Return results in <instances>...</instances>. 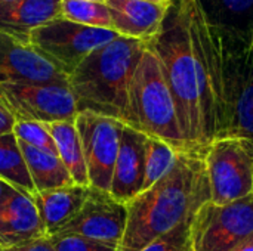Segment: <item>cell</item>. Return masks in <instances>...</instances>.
Here are the masks:
<instances>
[{
    "label": "cell",
    "instance_id": "1",
    "mask_svg": "<svg viewBox=\"0 0 253 251\" xmlns=\"http://www.w3.org/2000/svg\"><path fill=\"white\" fill-rule=\"evenodd\" d=\"M211 201L203 151H182L173 169L126 204L127 223L119 251H141L154 240L191 222Z\"/></svg>",
    "mask_w": 253,
    "mask_h": 251
},
{
    "label": "cell",
    "instance_id": "2",
    "mask_svg": "<svg viewBox=\"0 0 253 251\" xmlns=\"http://www.w3.org/2000/svg\"><path fill=\"white\" fill-rule=\"evenodd\" d=\"M147 43L117 37L92 52L70 75L77 111L126 120L129 86Z\"/></svg>",
    "mask_w": 253,
    "mask_h": 251
},
{
    "label": "cell",
    "instance_id": "3",
    "mask_svg": "<svg viewBox=\"0 0 253 251\" xmlns=\"http://www.w3.org/2000/svg\"><path fill=\"white\" fill-rule=\"evenodd\" d=\"M150 46L159 56L187 145L190 149L203 151V118L197 67L187 18L181 4L172 7L162 34Z\"/></svg>",
    "mask_w": 253,
    "mask_h": 251
},
{
    "label": "cell",
    "instance_id": "4",
    "mask_svg": "<svg viewBox=\"0 0 253 251\" xmlns=\"http://www.w3.org/2000/svg\"><path fill=\"white\" fill-rule=\"evenodd\" d=\"M125 124L148 138L169 143L179 152L191 151L184 139L159 56L150 44H147L130 80Z\"/></svg>",
    "mask_w": 253,
    "mask_h": 251
},
{
    "label": "cell",
    "instance_id": "5",
    "mask_svg": "<svg viewBox=\"0 0 253 251\" xmlns=\"http://www.w3.org/2000/svg\"><path fill=\"white\" fill-rule=\"evenodd\" d=\"M219 43L221 75L216 98L215 139H240L253 149L252 40L219 34Z\"/></svg>",
    "mask_w": 253,
    "mask_h": 251
},
{
    "label": "cell",
    "instance_id": "6",
    "mask_svg": "<svg viewBox=\"0 0 253 251\" xmlns=\"http://www.w3.org/2000/svg\"><path fill=\"white\" fill-rule=\"evenodd\" d=\"M120 37L114 30L86 27L53 19L30 34V46L65 75H70L92 52Z\"/></svg>",
    "mask_w": 253,
    "mask_h": 251
},
{
    "label": "cell",
    "instance_id": "7",
    "mask_svg": "<svg viewBox=\"0 0 253 251\" xmlns=\"http://www.w3.org/2000/svg\"><path fill=\"white\" fill-rule=\"evenodd\" d=\"M253 235V194L230 203H205L190 223V251H233Z\"/></svg>",
    "mask_w": 253,
    "mask_h": 251
},
{
    "label": "cell",
    "instance_id": "8",
    "mask_svg": "<svg viewBox=\"0 0 253 251\" xmlns=\"http://www.w3.org/2000/svg\"><path fill=\"white\" fill-rule=\"evenodd\" d=\"M211 201L230 204L253 194V149L234 138H219L205 148Z\"/></svg>",
    "mask_w": 253,
    "mask_h": 251
},
{
    "label": "cell",
    "instance_id": "9",
    "mask_svg": "<svg viewBox=\"0 0 253 251\" xmlns=\"http://www.w3.org/2000/svg\"><path fill=\"white\" fill-rule=\"evenodd\" d=\"M0 107L22 121L53 123L79 114L68 83H0Z\"/></svg>",
    "mask_w": 253,
    "mask_h": 251
},
{
    "label": "cell",
    "instance_id": "10",
    "mask_svg": "<svg viewBox=\"0 0 253 251\" xmlns=\"http://www.w3.org/2000/svg\"><path fill=\"white\" fill-rule=\"evenodd\" d=\"M76 127L82 141L90 186L110 192L125 123L83 111L76 117Z\"/></svg>",
    "mask_w": 253,
    "mask_h": 251
},
{
    "label": "cell",
    "instance_id": "11",
    "mask_svg": "<svg viewBox=\"0 0 253 251\" xmlns=\"http://www.w3.org/2000/svg\"><path fill=\"white\" fill-rule=\"evenodd\" d=\"M127 223V207L108 191L89 188L77 216L56 235H79L119 249Z\"/></svg>",
    "mask_w": 253,
    "mask_h": 251
},
{
    "label": "cell",
    "instance_id": "12",
    "mask_svg": "<svg viewBox=\"0 0 253 251\" xmlns=\"http://www.w3.org/2000/svg\"><path fill=\"white\" fill-rule=\"evenodd\" d=\"M0 83H68V75L28 43L0 33Z\"/></svg>",
    "mask_w": 253,
    "mask_h": 251
},
{
    "label": "cell",
    "instance_id": "13",
    "mask_svg": "<svg viewBox=\"0 0 253 251\" xmlns=\"http://www.w3.org/2000/svg\"><path fill=\"white\" fill-rule=\"evenodd\" d=\"M147 145V135L125 124L110 186V194L123 204L144 191Z\"/></svg>",
    "mask_w": 253,
    "mask_h": 251
},
{
    "label": "cell",
    "instance_id": "14",
    "mask_svg": "<svg viewBox=\"0 0 253 251\" xmlns=\"http://www.w3.org/2000/svg\"><path fill=\"white\" fill-rule=\"evenodd\" d=\"M113 30L127 38L153 43L163 31L173 6L144 0H107Z\"/></svg>",
    "mask_w": 253,
    "mask_h": 251
},
{
    "label": "cell",
    "instance_id": "15",
    "mask_svg": "<svg viewBox=\"0 0 253 251\" xmlns=\"http://www.w3.org/2000/svg\"><path fill=\"white\" fill-rule=\"evenodd\" d=\"M46 237V229L31 197L13 189L0 201V249Z\"/></svg>",
    "mask_w": 253,
    "mask_h": 251
},
{
    "label": "cell",
    "instance_id": "16",
    "mask_svg": "<svg viewBox=\"0 0 253 251\" xmlns=\"http://www.w3.org/2000/svg\"><path fill=\"white\" fill-rule=\"evenodd\" d=\"M62 0H13L0 4V33L22 43H28L30 34L61 18ZM30 44V43H28Z\"/></svg>",
    "mask_w": 253,
    "mask_h": 251
},
{
    "label": "cell",
    "instance_id": "17",
    "mask_svg": "<svg viewBox=\"0 0 253 251\" xmlns=\"http://www.w3.org/2000/svg\"><path fill=\"white\" fill-rule=\"evenodd\" d=\"M89 188L90 186L71 185L44 192H36L31 197L47 237L56 235L77 216L89 195Z\"/></svg>",
    "mask_w": 253,
    "mask_h": 251
},
{
    "label": "cell",
    "instance_id": "18",
    "mask_svg": "<svg viewBox=\"0 0 253 251\" xmlns=\"http://www.w3.org/2000/svg\"><path fill=\"white\" fill-rule=\"evenodd\" d=\"M208 21L224 37L252 40L253 0H199Z\"/></svg>",
    "mask_w": 253,
    "mask_h": 251
},
{
    "label": "cell",
    "instance_id": "19",
    "mask_svg": "<svg viewBox=\"0 0 253 251\" xmlns=\"http://www.w3.org/2000/svg\"><path fill=\"white\" fill-rule=\"evenodd\" d=\"M18 143L25 158L36 192H44L76 185L70 172L56 154L36 148L25 142L18 141Z\"/></svg>",
    "mask_w": 253,
    "mask_h": 251
},
{
    "label": "cell",
    "instance_id": "20",
    "mask_svg": "<svg viewBox=\"0 0 253 251\" xmlns=\"http://www.w3.org/2000/svg\"><path fill=\"white\" fill-rule=\"evenodd\" d=\"M44 124L55 141L58 157L70 172L74 183L80 186H90L82 141L76 127V118L44 123Z\"/></svg>",
    "mask_w": 253,
    "mask_h": 251
},
{
    "label": "cell",
    "instance_id": "21",
    "mask_svg": "<svg viewBox=\"0 0 253 251\" xmlns=\"http://www.w3.org/2000/svg\"><path fill=\"white\" fill-rule=\"evenodd\" d=\"M0 179L28 197L36 194L25 158L13 133L0 136Z\"/></svg>",
    "mask_w": 253,
    "mask_h": 251
},
{
    "label": "cell",
    "instance_id": "22",
    "mask_svg": "<svg viewBox=\"0 0 253 251\" xmlns=\"http://www.w3.org/2000/svg\"><path fill=\"white\" fill-rule=\"evenodd\" d=\"M61 18L86 27L113 30L111 13L107 3H95V1H84V0H62Z\"/></svg>",
    "mask_w": 253,
    "mask_h": 251
},
{
    "label": "cell",
    "instance_id": "23",
    "mask_svg": "<svg viewBox=\"0 0 253 251\" xmlns=\"http://www.w3.org/2000/svg\"><path fill=\"white\" fill-rule=\"evenodd\" d=\"M178 157L179 151H176L169 143L159 141L156 138H148L144 191H147L154 183H157L163 176H166L176 164Z\"/></svg>",
    "mask_w": 253,
    "mask_h": 251
},
{
    "label": "cell",
    "instance_id": "24",
    "mask_svg": "<svg viewBox=\"0 0 253 251\" xmlns=\"http://www.w3.org/2000/svg\"><path fill=\"white\" fill-rule=\"evenodd\" d=\"M12 133L15 135L16 141H19V142H25L28 145H33L36 148H40V149H44V151H49V152H53L58 155L55 141H53L52 135L49 133L44 123L16 120Z\"/></svg>",
    "mask_w": 253,
    "mask_h": 251
},
{
    "label": "cell",
    "instance_id": "25",
    "mask_svg": "<svg viewBox=\"0 0 253 251\" xmlns=\"http://www.w3.org/2000/svg\"><path fill=\"white\" fill-rule=\"evenodd\" d=\"M190 223H182L173 231L154 240L141 251H188L190 247Z\"/></svg>",
    "mask_w": 253,
    "mask_h": 251
},
{
    "label": "cell",
    "instance_id": "26",
    "mask_svg": "<svg viewBox=\"0 0 253 251\" xmlns=\"http://www.w3.org/2000/svg\"><path fill=\"white\" fill-rule=\"evenodd\" d=\"M55 251H119L117 247L98 243L79 235H53L49 237Z\"/></svg>",
    "mask_w": 253,
    "mask_h": 251
},
{
    "label": "cell",
    "instance_id": "27",
    "mask_svg": "<svg viewBox=\"0 0 253 251\" xmlns=\"http://www.w3.org/2000/svg\"><path fill=\"white\" fill-rule=\"evenodd\" d=\"M0 251H55L49 237L46 238H40V240H33V241H27L18 246H12V247H4L0 249Z\"/></svg>",
    "mask_w": 253,
    "mask_h": 251
},
{
    "label": "cell",
    "instance_id": "28",
    "mask_svg": "<svg viewBox=\"0 0 253 251\" xmlns=\"http://www.w3.org/2000/svg\"><path fill=\"white\" fill-rule=\"evenodd\" d=\"M15 123H16L15 117L0 107V136L6 133H12Z\"/></svg>",
    "mask_w": 253,
    "mask_h": 251
},
{
    "label": "cell",
    "instance_id": "29",
    "mask_svg": "<svg viewBox=\"0 0 253 251\" xmlns=\"http://www.w3.org/2000/svg\"><path fill=\"white\" fill-rule=\"evenodd\" d=\"M13 189H15L13 186H10L7 182H4V180H1V179H0V201H1V200H4V198H6V197L13 191Z\"/></svg>",
    "mask_w": 253,
    "mask_h": 251
},
{
    "label": "cell",
    "instance_id": "30",
    "mask_svg": "<svg viewBox=\"0 0 253 251\" xmlns=\"http://www.w3.org/2000/svg\"><path fill=\"white\" fill-rule=\"evenodd\" d=\"M233 251H253V235L248 238L245 243H242L239 247H236Z\"/></svg>",
    "mask_w": 253,
    "mask_h": 251
},
{
    "label": "cell",
    "instance_id": "31",
    "mask_svg": "<svg viewBox=\"0 0 253 251\" xmlns=\"http://www.w3.org/2000/svg\"><path fill=\"white\" fill-rule=\"evenodd\" d=\"M144 1L156 3V4H168V6H173V1H172V0H144Z\"/></svg>",
    "mask_w": 253,
    "mask_h": 251
},
{
    "label": "cell",
    "instance_id": "32",
    "mask_svg": "<svg viewBox=\"0 0 253 251\" xmlns=\"http://www.w3.org/2000/svg\"><path fill=\"white\" fill-rule=\"evenodd\" d=\"M84 1H95V3H107V0H84Z\"/></svg>",
    "mask_w": 253,
    "mask_h": 251
},
{
    "label": "cell",
    "instance_id": "33",
    "mask_svg": "<svg viewBox=\"0 0 253 251\" xmlns=\"http://www.w3.org/2000/svg\"><path fill=\"white\" fill-rule=\"evenodd\" d=\"M7 1H13V0H0V4L1 3H7Z\"/></svg>",
    "mask_w": 253,
    "mask_h": 251
},
{
    "label": "cell",
    "instance_id": "34",
    "mask_svg": "<svg viewBox=\"0 0 253 251\" xmlns=\"http://www.w3.org/2000/svg\"><path fill=\"white\" fill-rule=\"evenodd\" d=\"M172 1H173V6H175V4H178V3H179L181 0H172Z\"/></svg>",
    "mask_w": 253,
    "mask_h": 251
},
{
    "label": "cell",
    "instance_id": "35",
    "mask_svg": "<svg viewBox=\"0 0 253 251\" xmlns=\"http://www.w3.org/2000/svg\"><path fill=\"white\" fill-rule=\"evenodd\" d=\"M252 44H253V30H252Z\"/></svg>",
    "mask_w": 253,
    "mask_h": 251
},
{
    "label": "cell",
    "instance_id": "36",
    "mask_svg": "<svg viewBox=\"0 0 253 251\" xmlns=\"http://www.w3.org/2000/svg\"><path fill=\"white\" fill-rule=\"evenodd\" d=\"M188 251H190V247H188Z\"/></svg>",
    "mask_w": 253,
    "mask_h": 251
}]
</instances>
